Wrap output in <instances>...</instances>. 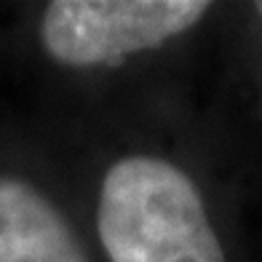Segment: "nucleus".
I'll return each instance as SVG.
<instances>
[{
	"label": "nucleus",
	"instance_id": "1",
	"mask_svg": "<svg viewBox=\"0 0 262 262\" xmlns=\"http://www.w3.org/2000/svg\"><path fill=\"white\" fill-rule=\"evenodd\" d=\"M97 228L110 262H225L195 182L161 158L128 156L110 166Z\"/></svg>",
	"mask_w": 262,
	"mask_h": 262
},
{
	"label": "nucleus",
	"instance_id": "2",
	"mask_svg": "<svg viewBox=\"0 0 262 262\" xmlns=\"http://www.w3.org/2000/svg\"><path fill=\"white\" fill-rule=\"evenodd\" d=\"M206 11L204 0H54L40 40L59 64L113 67L187 32Z\"/></svg>",
	"mask_w": 262,
	"mask_h": 262
},
{
	"label": "nucleus",
	"instance_id": "3",
	"mask_svg": "<svg viewBox=\"0 0 262 262\" xmlns=\"http://www.w3.org/2000/svg\"><path fill=\"white\" fill-rule=\"evenodd\" d=\"M0 262H89L67 220L43 193L0 177Z\"/></svg>",
	"mask_w": 262,
	"mask_h": 262
},
{
	"label": "nucleus",
	"instance_id": "4",
	"mask_svg": "<svg viewBox=\"0 0 262 262\" xmlns=\"http://www.w3.org/2000/svg\"><path fill=\"white\" fill-rule=\"evenodd\" d=\"M254 8H257V14L262 16V0H259V3H254Z\"/></svg>",
	"mask_w": 262,
	"mask_h": 262
}]
</instances>
